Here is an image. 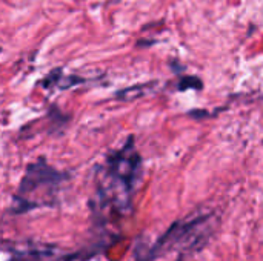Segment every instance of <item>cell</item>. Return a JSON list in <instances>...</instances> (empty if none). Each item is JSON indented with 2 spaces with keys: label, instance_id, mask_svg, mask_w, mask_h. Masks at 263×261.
I'll return each instance as SVG.
<instances>
[{
  "label": "cell",
  "instance_id": "cell-1",
  "mask_svg": "<svg viewBox=\"0 0 263 261\" xmlns=\"http://www.w3.org/2000/svg\"><path fill=\"white\" fill-rule=\"evenodd\" d=\"M94 211L96 214L123 215L131 209L133 197L142 177V157L129 137L122 148L111 151L97 168Z\"/></svg>",
  "mask_w": 263,
  "mask_h": 261
},
{
  "label": "cell",
  "instance_id": "cell-2",
  "mask_svg": "<svg viewBox=\"0 0 263 261\" xmlns=\"http://www.w3.org/2000/svg\"><path fill=\"white\" fill-rule=\"evenodd\" d=\"M68 180V174L54 169L45 158H39L26 166L25 175L12 197V214H25L37 208L54 206Z\"/></svg>",
  "mask_w": 263,
  "mask_h": 261
},
{
  "label": "cell",
  "instance_id": "cell-3",
  "mask_svg": "<svg viewBox=\"0 0 263 261\" xmlns=\"http://www.w3.org/2000/svg\"><path fill=\"white\" fill-rule=\"evenodd\" d=\"M213 220L214 217L211 212L196 214L193 217L177 220L149 249H146L148 257L154 261L170 251H179L182 255L183 252L199 251L202 245L206 243L213 228Z\"/></svg>",
  "mask_w": 263,
  "mask_h": 261
},
{
  "label": "cell",
  "instance_id": "cell-4",
  "mask_svg": "<svg viewBox=\"0 0 263 261\" xmlns=\"http://www.w3.org/2000/svg\"><path fill=\"white\" fill-rule=\"evenodd\" d=\"M72 257L54 252L51 248H32L14 252L11 261H68Z\"/></svg>",
  "mask_w": 263,
  "mask_h": 261
},
{
  "label": "cell",
  "instance_id": "cell-5",
  "mask_svg": "<svg viewBox=\"0 0 263 261\" xmlns=\"http://www.w3.org/2000/svg\"><path fill=\"white\" fill-rule=\"evenodd\" d=\"M179 91H188V89H197L200 91L203 88V83L199 77H194V75H185L180 78L179 85H177Z\"/></svg>",
  "mask_w": 263,
  "mask_h": 261
}]
</instances>
